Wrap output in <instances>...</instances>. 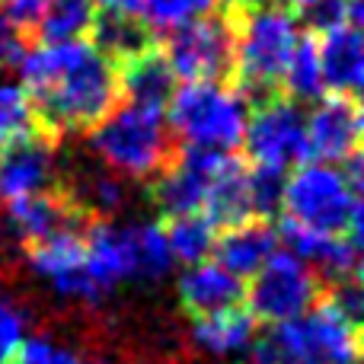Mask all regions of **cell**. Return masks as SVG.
<instances>
[{"mask_svg": "<svg viewBox=\"0 0 364 364\" xmlns=\"http://www.w3.org/2000/svg\"><path fill=\"white\" fill-rule=\"evenodd\" d=\"M252 364H358L361 329L333 297H320L304 316L269 326L250 348Z\"/></svg>", "mask_w": 364, "mask_h": 364, "instance_id": "3957f363", "label": "cell"}, {"mask_svg": "<svg viewBox=\"0 0 364 364\" xmlns=\"http://www.w3.org/2000/svg\"><path fill=\"white\" fill-rule=\"evenodd\" d=\"M278 240H284L288 252L310 265L323 282L342 284L361 275V240L355 237H329V233H316L307 227L294 224V220L282 218L278 220Z\"/></svg>", "mask_w": 364, "mask_h": 364, "instance_id": "5bb4252c", "label": "cell"}, {"mask_svg": "<svg viewBox=\"0 0 364 364\" xmlns=\"http://www.w3.org/2000/svg\"><path fill=\"white\" fill-rule=\"evenodd\" d=\"M310 160L342 166L361 154V106L358 96L323 93L307 112Z\"/></svg>", "mask_w": 364, "mask_h": 364, "instance_id": "7c38bea8", "label": "cell"}, {"mask_svg": "<svg viewBox=\"0 0 364 364\" xmlns=\"http://www.w3.org/2000/svg\"><path fill=\"white\" fill-rule=\"evenodd\" d=\"M278 230L269 220H246V224L227 227L224 233H218L214 240L211 259L218 265H224L227 272H233L237 278H250L252 272H259V265L278 250Z\"/></svg>", "mask_w": 364, "mask_h": 364, "instance_id": "ffe728a7", "label": "cell"}, {"mask_svg": "<svg viewBox=\"0 0 364 364\" xmlns=\"http://www.w3.org/2000/svg\"><path fill=\"white\" fill-rule=\"evenodd\" d=\"M115 77H119V93L128 102H141V106H154V109H166V102L173 100V93L179 87L160 42L119 61L115 64Z\"/></svg>", "mask_w": 364, "mask_h": 364, "instance_id": "ac0fdd59", "label": "cell"}, {"mask_svg": "<svg viewBox=\"0 0 364 364\" xmlns=\"http://www.w3.org/2000/svg\"><path fill=\"white\" fill-rule=\"evenodd\" d=\"M176 288H179V304L188 316H205V314H218V310H227V307H240L243 304V291H246L243 278L227 272L214 259L186 265Z\"/></svg>", "mask_w": 364, "mask_h": 364, "instance_id": "e0dca14e", "label": "cell"}, {"mask_svg": "<svg viewBox=\"0 0 364 364\" xmlns=\"http://www.w3.org/2000/svg\"><path fill=\"white\" fill-rule=\"evenodd\" d=\"M26 51H29V36L19 32L0 10V68H19Z\"/></svg>", "mask_w": 364, "mask_h": 364, "instance_id": "836d02e7", "label": "cell"}, {"mask_svg": "<svg viewBox=\"0 0 364 364\" xmlns=\"http://www.w3.org/2000/svg\"><path fill=\"white\" fill-rule=\"evenodd\" d=\"M68 201L90 220L100 218H112L122 205H125L128 192H125V179L112 170H77L68 182H61Z\"/></svg>", "mask_w": 364, "mask_h": 364, "instance_id": "cb8c5ba5", "label": "cell"}, {"mask_svg": "<svg viewBox=\"0 0 364 364\" xmlns=\"http://www.w3.org/2000/svg\"><path fill=\"white\" fill-rule=\"evenodd\" d=\"M164 112L170 132L182 138V144L233 154L243 144L250 102L230 83L198 80L176 87Z\"/></svg>", "mask_w": 364, "mask_h": 364, "instance_id": "8992f818", "label": "cell"}, {"mask_svg": "<svg viewBox=\"0 0 364 364\" xmlns=\"http://www.w3.org/2000/svg\"><path fill=\"white\" fill-rule=\"evenodd\" d=\"M192 342L211 358L246 355L256 342V320L246 307H227L218 314L192 316Z\"/></svg>", "mask_w": 364, "mask_h": 364, "instance_id": "7402d4cb", "label": "cell"}, {"mask_svg": "<svg viewBox=\"0 0 364 364\" xmlns=\"http://www.w3.org/2000/svg\"><path fill=\"white\" fill-rule=\"evenodd\" d=\"M250 278V288L243 291L250 304L246 310L265 326L304 316L323 297V278L288 250H275Z\"/></svg>", "mask_w": 364, "mask_h": 364, "instance_id": "ba28073f", "label": "cell"}, {"mask_svg": "<svg viewBox=\"0 0 364 364\" xmlns=\"http://www.w3.org/2000/svg\"><path fill=\"white\" fill-rule=\"evenodd\" d=\"M233 51H237V29H233L230 6L211 10L208 16H198L179 29L166 32L164 42L166 61L182 83H230Z\"/></svg>", "mask_w": 364, "mask_h": 364, "instance_id": "52a82bcc", "label": "cell"}, {"mask_svg": "<svg viewBox=\"0 0 364 364\" xmlns=\"http://www.w3.org/2000/svg\"><path fill=\"white\" fill-rule=\"evenodd\" d=\"M201 214L211 220L214 227H237L252 220V201H250V164L240 160L237 154L224 160L218 173H214L211 186H208Z\"/></svg>", "mask_w": 364, "mask_h": 364, "instance_id": "44dd1931", "label": "cell"}, {"mask_svg": "<svg viewBox=\"0 0 364 364\" xmlns=\"http://www.w3.org/2000/svg\"><path fill=\"white\" fill-rule=\"evenodd\" d=\"M227 157H230L227 151L182 144V151L173 154V160L160 173H154L151 186H147V195H151V205L157 208V214L170 220L179 214L201 211L208 186Z\"/></svg>", "mask_w": 364, "mask_h": 364, "instance_id": "30bf717a", "label": "cell"}, {"mask_svg": "<svg viewBox=\"0 0 364 364\" xmlns=\"http://www.w3.org/2000/svg\"><path fill=\"white\" fill-rule=\"evenodd\" d=\"M252 166H275V170H294L307 164V115L301 102L288 96H272L250 109L243 132V144Z\"/></svg>", "mask_w": 364, "mask_h": 364, "instance_id": "9c48e42d", "label": "cell"}, {"mask_svg": "<svg viewBox=\"0 0 364 364\" xmlns=\"http://www.w3.org/2000/svg\"><path fill=\"white\" fill-rule=\"evenodd\" d=\"M90 151L119 176L151 179L173 160L176 144L164 109L125 102L90 128Z\"/></svg>", "mask_w": 364, "mask_h": 364, "instance_id": "277c9868", "label": "cell"}, {"mask_svg": "<svg viewBox=\"0 0 364 364\" xmlns=\"http://www.w3.org/2000/svg\"><path fill=\"white\" fill-rule=\"evenodd\" d=\"M282 218L329 237L361 240V186L342 166L307 160L284 176Z\"/></svg>", "mask_w": 364, "mask_h": 364, "instance_id": "5b68a950", "label": "cell"}, {"mask_svg": "<svg viewBox=\"0 0 364 364\" xmlns=\"http://www.w3.org/2000/svg\"><path fill=\"white\" fill-rule=\"evenodd\" d=\"M275 4L284 6V10H291V13H304L310 4H314V0H275Z\"/></svg>", "mask_w": 364, "mask_h": 364, "instance_id": "e575fe53", "label": "cell"}, {"mask_svg": "<svg viewBox=\"0 0 364 364\" xmlns=\"http://www.w3.org/2000/svg\"><path fill=\"white\" fill-rule=\"evenodd\" d=\"M10 364H87L80 352L64 342H55L51 336H29L19 342Z\"/></svg>", "mask_w": 364, "mask_h": 364, "instance_id": "4dcf8cb0", "label": "cell"}, {"mask_svg": "<svg viewBox=\"0 0 364 364\" xmlns=\"http://www.w3.org/2000/svg\"><path fill=\"white\" fill-rule=\"evenodd\" d=\"M164 233H166V243H170L173 262H182V265H195V262L211 259L214 240H218V227H214L201 211L170 218L164 227Z\"/></svg>", "mask_w": 364, "mask_h": 364, "instance_id": "4316f807", "label": "cell"}, {"mask_svg": "<svg viewBox=\"0 0 364 364\" xmlns=\"http://www.w3.org/2000/svg\"><path fill=\"white\" fill-rule=\"evenodd\" d=\"M6 224L13 227L19 240L38 243V240L51 237L58 230H87L90 218H83L68 201V195L55 186L45 188V192L6 201Z\"/></svg>", "mask_w": 364, "mask_h": 364, "instance_id": "2e32d148", "label": "cell"}, {"mask_svg": "<svg viewBox=\"0 0 364 364\" xmlns=\"http://www.w3.org/2000/svg\"><path fill=\"white\" fill-rule=\"evenodd\" d=\"M38 132L36 109L19 80H0V147L32 138Z\"/></svg>", "mask_w": 364, "mask_h": 364, "instance_id": "f1b7e54d", "label": "cell"}, {"mask_svg": "<svg viewBox=\"0 0 364 364\" xmlns=\"http://www.w3.org/2000/svg\"><path fill=\"white\" fill-rule=\"evenodd\" d=\"M323 93L326 87L320 74V42H316V32L301 29L294 51L282 70V96L304 106V102H316Z\"/></svg>", "mask_w": 364, "mask_h": 364, "instance_id": "484cf974", "label": "cell"}, {"mask_svg": "<svg viewBox=\"0 0 364 364\" xmlns=\"http://www.w3.org/2000/svg\"><path fill=\"white\" fill-rule=\"evenodd\" d=\"M96 13H100V0H48L36 32L42 42L87 38L90 29H93Z\"/></svg>", "mask_w": 364, "mask_h": 364, "instance_id": "83f0119b", "label": "cell"}, {"mask_svg": "<svg viewBox=\"0 0 364 364\" xmlns=\"http://www.w3.org/2000/svg\"><path fill=\"white\" fill-rule=\"evenodd\" d=\"M100 4L138 16L154 36H166V32L218 10L220 0H100Z\"/></svg>", "mask_w": 364, "mask_h": 364, "instance_id": "d4e9b609", "label": "cell"}, {"mask_svg": "<svg viewBox=\"0 0 364 364\" xmlns=\"http://www.w3.org/2000/svg\"><path fill=\"white\" fill-rule=\"evenodd\" d=\"M83 246H87L90 282H93L100 301L125 282H144L138 224H115L109 218L90 220L83 230Z\"/></svg>", "mask_w": 364, "mask_h": 364, "instance_id": "8fae6325", "label": "cell"}, {"mask_svg": "<svg viewBox=\"0 0 364 364\" xmlns=\"http://www.w3.org/2000/svg\"><path fill=\"white\" fill-rule=\"evenodd\" d=\"M29 265L38 278L51 284L55 294L83 304L100 301L87 272L83 230H58L51 237L38 240V243H29Z\"/></svg>", "mask_w": 364, "mask_h": 364, "instance_id": "4fadbf2b", "label": "cell"}, {"mask_svg": "<svg viewBox=\"0 0 364 364\" xmlns=\"http://www.w3.org/2000/svg\"><path fill=\"white\" fill-rule=\"evenodd\" d=\"M284 170L275 166H250V201L252 218L269 220L282 214V192H284Z\"/></svg>", "mask_w": 364, "mask_h": 364, "instance_id": "f546056e", "label": "cell"}, {"mask_svg": "<svg viewBox=\"0 0 364 364\" xmlns=\"http://www.w3.org/2000/svg\"><path fill=\"white\" fill-rule=\"evenodd\" d=\"M90 45H93L102 58L119 64V61H125V58L157 45V36H154L138 16L100 4V13H96L93 29H90Z\"/></svg>", "mask_w": 364, "mask_h": 364, "instance_id": "603a6c76", "label": "cell"}, {"mask_svg": "<svg viewBox=\"0 0 364 364\" xmlns=\"http://www.w3.org/2000/svg\"><path fill=\"white\" fill-rule=\"evenodd\" d=\"M23 339H26V314L10 297H0V364L13 361Z\"/></svg>", "mask_w": 364, "mask_h": 364, "instance_id": "1f68e13d", "label": "cell"}, {"mask_svg": "<svg viewBox=\"0 0 364 364\" xmlns=\"http://www.w3.org/2000/svg\"><path fill=\"white\" fill-rule=\"evenodd\" d=\"M16 70L36 109L38 132L48 141L90 132L119 106L115 64L90 38L29 45Z\"/></svg>", "mask_w": 364, "mask_h": 364, "instance_id": "6da1fadb", "label": "cell"}, {"mask_svg": "<svg viewBox=\"0 0 364 364\" xmlns=\"http://www.w3.org/2000/svg\"><path fill=\"white\" fill-rule=\"evenodd\" d=\"M320 42V74L326 93L358 96L364 80V48H361V26H336L316 36Z\"/></svg>", "mask_w": 364, "mask_h": 364, "instance_id": "d6986e66", "label": "cell"}, {"mask_svg": "<svg viewBox=\"0 0 364 364\" xmlns=\"http://www.w3.org/2000/svg\"><path fill=\"white\" fill-rule=\"evenodd\" d=\"M233 29L237 51L230 87L250 102V109L282 96V70L301 36L297 13L278 6L275 0H256L233 10Z\"/></svg>", "mask_w": 364, "mask_h": 364, "instance_id": "7a4b0ae2", "label": "cell"}, {"mask_svg": "<svg viewBox=\"0 0 364 364\" xmlns=\"http://www.w3.org/2000/svg\"><path fill=\"white\" fill-rule=\"evenodd\" d=\"M55 188V141L45 134L0 147V198L13 201Z\"/></svg>", "mask_w": 364, "mask_h": 364, "instance_id": "9a60e30c", "label": "cell"}, {"mask_svg": "<svg viewBox=\"0 0 364 364\" xmlns=\"http://www.w3.org/2000/svg\"><path fill=\"white\" fill-rule=\"evenodd\" d=\"M224 6H230V10H240V6H250V4H256V0H220Z\"/></svg>", "mask_w": 364, "mask_h": 364, "instance_id": "d590c367", "label": "cell"}, {"mask_svg": "<svg viewBox=\"0 0 364 364\" xmlns=\"http://www.w3.org/2000/svg\"><path fill=\"white\" fill-rule=\"evenodd\" d=\"M45 6H48V0H0L4 16L10 19L19 32H26V36L36 32L38 19L45 16Z\"/></svg>", "mask_w": 364, "mask_h": 364, "instance_id": "d6a6232c", "label": "cell"}]
</instances>
